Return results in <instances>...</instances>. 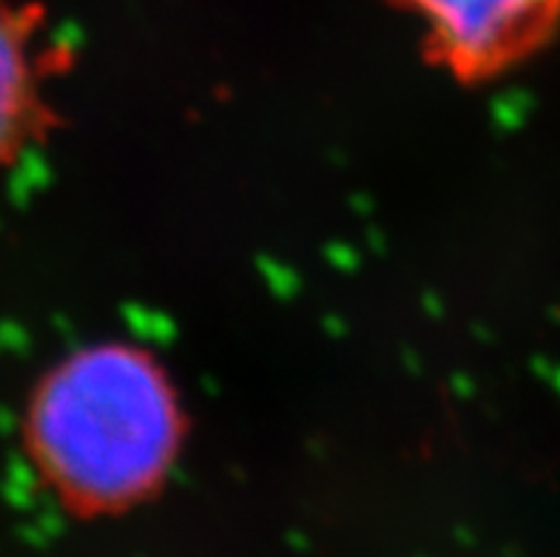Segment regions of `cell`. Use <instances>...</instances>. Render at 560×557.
Returning <instances> with one entry per match:
<instances>
[{
    "mask_svg": "<svg viewBox=\"0 0 560 557\" xmlns=\"http://www.w3.org/2000/svg\"><path fill=\"white\" fill-rule=\"evenodd\" d=\"M412 14L427 63L483 85L538 55L560 28V0H387Z\"/></svg>",
    "mask_w": 560,
    "mask_h": 557,
    "instance_id": "cell-2",
    "label": "cell"
},
{
    "mask_svg": "<svg viewBox=\"0 0 560 557\" xmlns=\"http://www.w3.org/2000/svg\"><path fill=\"white\" fill-rule=\"evenodd\" d=\"M185 413L168 370L128 341L80 347L51 364L23 409L28 464L71 512L145 501L179 459Z\"/></svg>",
    "mask_w": 560,
    "mask_h": 557,
    "instance_id": "cell-1",
    "label": "cell"
},
{
    "mask_svg": "<svg viewBox=\"0 0 560 557\" xmlns=\"http://www.w3.org/2000/svg\"><path fill=\"white\" fill-rule=\"evenodd\" d=\"M71 55L37 0H0V174L57 128L51 89Z\"/></svg>",
    "mask_w": 560,
    "mask_h": 557,
    "instance_id": "cell-3",
    "label": "cell"
}]
</instances>
